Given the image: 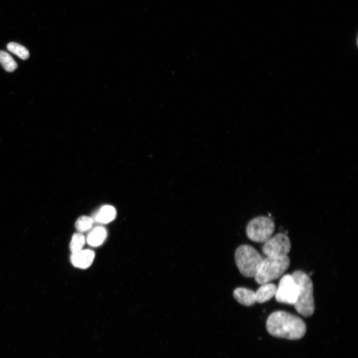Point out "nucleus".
I'll use <instances>...</instances> for the list:
<instances>
[{
    "label": "nucleus",
    "instance_id": "f8f14e48",
    "mask_svg": "<svg viewBox=\"0 0 358 358\" xmlns=\"http://www.w3.org/2000/svg\"><path fill=\"white\" fill-rule=\"evenodd\" d=\"M107 235L106 229L104 227L96 226L89 232L86 240L89 245L97 247L104 242Z\"/></svg>",
    "mask_w": 358,
    "mask_h": 358
},
{
    "label": "nucleus",
    "instance_id": "dca6fc26",
    "mask_svg": "<svg viewBox=\"0 0 358 358\" xmlns=\"http://www.w3.org/2000/svg\"><path fill=\"white\" fill-rule=\"evenodd\" d=\"M7 48L10 52L15 54L22 60H25L29 57L28 50L18 43L13 42H10L7 45Z\"/></svg>",
    "mask_w": 358,
    "mask_h": 358
},
{
    "label": "nucleus",
    "instance_id": "1a4fd4ad",
    "mask_svg": "<svg viewBox=\"0 0 358 358\" xmlns=\"http://www.w3.org/2000/svg\"><path fill=\"white\" fill-rule=\"evenodd\" d=\"M233 294L235 299L243 305L251 306L256 302L255 292L250 289L237 287L233 291Z\"/></svg>",
    "mask_w": 358,
    "mask_h": 358
},
{
    "label": "nucleus",
    "instance_id": "7ed1b4c3",
    "mask_svg": "<svg viewBox=\"0 0 358 358\" xmlns=\"http://www.w3.org/2000/svg\"><path fill=\"white\" fill-rule=\"evenodd\" d=\"M235 260L240 273L247 277L255 276L263 261L259 253L247 244L242 245L237 248Z\"/></svg>",
    "mask_w": 358,
    "mask_h": 358
},
{
    "label": "nucleus",
    "instance_id": "ddd939ff",
    "mask_svg": "<svg viewBox=\"0 0 358 358\" xmlns=\"http://www.w3.org/2000/svg\"><path fill=\"white\" fill-rule=\"evenodd\" d=\"M0 63L7 72H13L17 67V63L13 58L3 51H0Z\"/></svg>",
    "mask_w": 358,
    "mask_h": 358
},
{
    "label": "nucleus",
    "instance_id": "0eeeda50",
    "mask_svg": "<svg viewBox=\"0 0 358 358\" xmlns=\"http://www.w3.org/2000/svg\"><path fill=\"white\" fill-rule=\"evenodd\" d=\"M298 287L291 274L283 275L279 280L275 294L279 303L293 305L298 296Z\"/></svg>",
    "mask_w": 358,
    "mask_h": 358
},
{
    "label": "nucleus",
    "instance_id": "423d86ee",
    "mask_svg": "<svg viewBox=\"0 0 358 358\" xmlns=\"http://www.w3.org/2000/svg\"><path fill=\"white\" fill-rule=\"evenodd\" d=\"M290 249L288 237L286 234L279 233L264 243L262 251L268 257H280L287 256Z\"/></svg>",
    "mask_w": 358,
    "mask_h": 358
},
{
    "label": "nucleus",
    "instance_id": "20e7f679",
    "mask_svg": "<svg viewBox=\"0 0 358 358\" xmlns=\"http://www.w3.org/2000/svg\"><path fill=\"white\" fill-rule=\"evenodd\" d=\"M290 259L287 256L280 257H267L263 260L261 267L254 276L259 284L277 279L288 268Z\"/></svg>",
    "mask_w": 358,
    "mask_h": 358
},
{
    "label": "nucleus",
    "instance_id": "6e6552de",
    "mask_svg": "<svg viewBox=\"0 0 358 358\" xmlns=\"http://www.w3.org/2000/svg\"><path fill=\"white\" fill-rule=\"evenodd\" d=\"M95 257L94 252L90 249L81 250L72 253L70 260L75 267L85 269L89 268L92 263Z\"/></svg>",
    "mask_w": 358,
    "mask_h": 358
},
{
    "label": "nucleus",
    "instance_id": "f03ea898",
    "mask_svg": "<svg viewBox=\"0 0 358 358\" xmlns=\"http://www.w3.org/2000/svg\"><path fill=\"white\" fill-rule=\"evenodd\" d=\"M291 275L298 287L297 299L293 304L294 308L300 314L310 317L315 310L312 281L308 274L300 270L294 271Z\"/></svg>",
    "mask_w": 358,
    "mask_h": 358
},
{
    "label": "nucleus",
    "instance_id": "9d476101",
    "mask_svg": "<svg viewBox=\"0 0 358 358\" xmlns=\"http://www.w3.org/2000/svg\"><path fill=\"white\" fill-rule=\"evenodd\" d=\"M115 208L110 205H105L100 208L93 215L92 218L93 221L106 224L113 221L116 217Z\"/></svg>",
    "mask_w": 358,
    "mask_h": 358
},
{
    "label": "nucleus",
    "instance_id": "39448f33",
    "mask_svg": "<svg viewBox=\"0 0 358 358\" xmlns=\"http://www.w3.org/2000/svg\"><path fill=\"white\" fill-rule=\"evenodd\" d=\"M275 229L273 220L268 217L260 216L252 219L246 227V234L251 241L265 243L271 237Z\"/></svg>",
    "mask_w": 358,
    "mask_h": 358
},
{
    "label": "nucleus",
    "instance_id": "2eb2a0df",
    "mask_svg": "<svg viewBox=\"0 0 358 358\" xmlns=\"http://www.w3.org/2000/svg\"><path fill=\"white\" fill-rule=\"evenodd\" d=\"M85 236L80 232L73 234L70 243L69 248L72 253L82 250L86 243Z\"/></svg>",
    "mask_w": 358,
    "mask_h": 358
},
{
    "label": "nucleus",
    "instance_id": "4468645a",
    "mask_svg": "<svg viewBox=\"0 0 358 358\" xmlns=\"http://www.w3.org/2000/svg\"><path fill=\"white\" fill-rule=\"evenodd\" d=\"M93 222L90 217L86 215L81 216L75 223L76 229L80 233L86 232L92 228Z\"/></svg>",
    "mask_w": 358,
    "mask_h": 358
},
{
    "label": "nucleus",
    "instance_id": "f257e3e1",
    "mask_svg": "<svg viewBox=\"0 0 358 358\" xmlns=\"http://www.w3.org/2000/svg\"><path fill=\"white\" fill-rule=\"evenodd\" d=\"M266 328L273 337L292 340L301 338L306 331V324L301 318L284 311L271 313L267 319Z\"/></svg>",
    "mask_w": 358,
    "mask_h": 358
},
{
    "label": "nucleus",
    "instance_id": "9b49d317",
    "mask_svg": "<svg viewBox=\"0 0 358 358\" xmlns=\"http://www.w3.org/2000/svg\"><path fill=\"white\" fill-rule=\"evenodd\" d=\"M258 289L255 292L256 301L259 303H263L274 296L276 293L277 286L271 283H266Z\"/></svg>",
    "mask_w": 358,
    "mask_h": 358
}]
</instances>
